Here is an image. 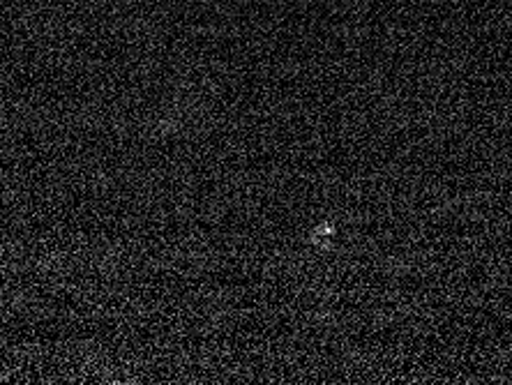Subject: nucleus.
Segmentation results:
<instances>
[]
</instances>
